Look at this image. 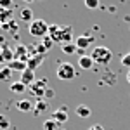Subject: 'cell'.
I'll list each match as a JSON object with an SVG mask.
<instances>
[{
    "mask_svg": "<svg viewBox=\"0 0 130 130\" xmlns=\"http://www.w3.org/2000/svg\"><path fill=\"white\" fill-rule=\"evenodd\" d=\"M49 26L50 24H47L43 19H33L28 24V33L35 38H45L49 35Z\"/></svg>",
    "mask_w": 130,
    "mask_h": 130,
    "instance_id": "cell-1",
    "label": "cell"
},
{
    "mask_svg": "<svg viewBox=\"0 0 130 130\" xmlns=\"http://www.w3.org/2000/svg\"><path fill=\"white\" fill-rule=\"evenodd\" d=\"M90 57L94 59V62H97L101 66H106L113 59V52L108 47H95V49L90 52Z\"/></svg>",
    "mask_w": 130,
    "mask_h": 130,
    "instance_id": "cell-2",
    "label": "cell"
},
{
    "mask_svg": "<svg viewBox=\"0 0 130 130\" xmlns=\"http://www.w3.org/2000/svg\"><path fill=\"white\" fill-rule=\"evenodd\" d=\"M56 75H57V78H59V80L71 82L73 78H75L76 71H75V68H73V64H71V62H66V61H62V62H59V64H57Z\"/></svg>",
    "mask_w": 130,
    "mask_h": 130,
    "instance_id": "cell-3",
    "label": "cell"
},
{
    "mask_svg": "<svg viewBox=\"0 0 130 130\" xmlns=\"http://www.w3.org/2000/svg\"><path fill=\"white\" fill-rule=\"evenodd\" d=\"M45 90H47V80L45 78H42V80H37L33 85L30 87V92L33 95H37L38 99L45 95Z\"/></svg>",
    "mask_w": 130,
    "mask_h": 130,
    "instance_id": "cell-4",
    "label": "cell"
},
{
    "mask_svg": "<svg viewBox=\"0 0 130 130\" xmlns=\"http://www.w3.org/2000/svg\"><path fill=\"white\" fill-rule=\"evenodd\" d=\"M68 118H70V116H68V108H66V106H62V108H59L57 111L52 113V120H56L59 125L61 123H66Z\"/></svg>",
    "mask_w": 130,
    "mask_h": 130,
    "instance_id": "cell-5",
    "label": "cell"
},
{
    "mask_svg": "<svg viewBox=\"0 0 130 130\" xmlns=\"http://www.w3.org/2000/svg\"><path fill=\"white\" fill-rule=\"evenodd\" d=\"M21 83H24L26 87H31L35 82H37V78H35V71L31 70H24L23 73H21Z\"/></svg>",
    "mask_w": 130,
    "mask_h": 130,
    "instance_id": "cell-6",
    "label": "cell"
},
{
    "mask_svg": "<svg viewBox=\"0 0 130 130\" xmlns=\"http://www.w3.org/2000/svg\"><path fill=\"white\" fill-rule=\"evenodd\" d=\"M61 43H73V26H62L61 30Z\"/></svg>",
    "mask_w": 130,
    "mask_h": 130,
    "instance_id": "cell-7",
    "label": "cell"
},
{
    "mask_svg": "<svg viewBox=\"0 0 130 130\" xmlns=\"http://www.w3.org/2000/svg\"><path fill=\"white\" fill-rule=\"evenodd\" d=\"M14 56H16V59L28 62V59H30V52H28V47H26V45H18V47H16V50H14Z\"/></svg>",
    "mask_w": 130,
    "mask_h": 130,
    "instance_id": "cell-8",
    "label": "cell"
},
{
    "mask_svg": "<svg viewBox=\"0 0 130 130\" xmlns=\"http://www.w3.org/2000/svg\"><path fill=\"white\" fill-rule=\"evenodd\" d=\"M92 42H94V38L90 37V35H80L78 38H76V47L78 49H83V50H87V47L89 45H92Z\"/></svg>",
    "mask_w": 130,
    "mask_h": 130,
    "instance_id": "cell-9",
    "label": "cell"
},
{
    "mask_svg": "<svg viewBox=\"0 0 130 130\" xmlns=\"http://www.w3.org/2000/svg\"><path fill=\"white\" fill-rule=\"evenodd\" d=\"M43 59H45V54H38V56H33V57H30V59H28V62H26V64H28V70L35 71V70H37V68L42 64V61H43Z\"/></svg>",
    "mask_w": 130,
    "mask_h": 130,
    "instance_id": "cell-10",
    "label": "cell"
},
{
    "mask_svg": "<svg viewBox=\"0 0 130 130\" xmlns=\"http://www.w3.org/2000/svg\"><path fill=\"white\" fill-rule=\"evenodd\" d=\"M61 30H62V26H59V24H50L49 26V37L54 40V43L61 42Z\"/></svg>",
    "mask_w": 130,
    "mask_h": 130,
    "instance_id": "cell-11",
    "label": "cell"
},
{
    "mask_svg": "<svg viewBox=\"0 0 130 130\" xmlns=\"http://www.w3.org/2000/svg\"><path fill=\"white\" fill-rule=\"evenodd\" d=\"M9 68L12 71H19V73H23L24 70H28V64L24 62V61H19V59H14L9 62Z\"/></svg>",
    "mask_w": 130,
    "mask_h": 130,
    "instance_id": "cell-12",
    "label": "cell"
},
{
    "mask_svg": "<svg viewBox=\"0 0 130 130\" xmlns=\"http://www.w3.org/2000/svg\"><path fill=\"white\" fill-rule=\"evenodd\" d=\"M19 19L24 21V23H31L33 21V10L30 7H23L19 10Z\"/></svg>",
    "mask_w": 130,
    "mask_h": 130,
    "instance_id": "cell-13",
    "label": "cell"
},
{
    "mask_svg": "<svg viewBox=\"0 0 130 130\" xmlns=\"http://www.w3.org/2000/svg\"><path fill=\"white\" fill-rule=\"evenodd\" d=\"M78 66H80L82 70H90L92 66H94V59L90 57V56H83L78 59Z\"/></svg>",
    "mask_w": 130,
    "mask_h": 130,
    "instance_id": "cell-14",
    "label": "cell"
},
{
    "mask_svg": "<svg viewBox=\"0 0 130 130\" xmlns=\"http://www.w3.org/2000/svg\"><path fill=\"white\" fill-rule=\"evenodd\" d=\"M18 109H19V111H23V113H30V111H33V109H35V106L31 104V101H28V99H23V101H19V102H18Z\"/></svg>",
    "mask_w": 130,
    "mask_h": 130,
    "instance_id": "cell-15",
    "label": "cell"
},
{
    "mask_svg": "<svg viewBox=\"0 0 130 130\" xmlns=\"http://www.w3.org/2000/svg\"><path fill=\"white\" fill-rule=\"evenodd\" d=\"M76 115L80 116V118H89L90 115H92V111H90V108L87 106V104H80V106H76Z\"/></svg>",
    "mask_w": 130,
    "mask_h": 130,
    "instance_id": "cell-16",
    "label": "cell"
},
{
    "mask_svg": "<svg viewBox=\"0 0 130 130\" xmlns=\"http://www.w3.org/2000/svg\"><path fill=\"white\" fill-rule=\"evenodd\" d=\"M0 21H2V24H9L10 21H12V10L0 9Z\"/></svg>",
    "mask_w": 130,
    "mask_h": 130,
    "instance_id": "cell-17",
    "label": "cell"
},
{
    "mask_svg": "<svg viewBox=\"0 0 130 130\" xmlns=\"http://www.w3.org/2000/svg\"><path fill=\"white\" fill-rule=\"evenodd\" d=\"M12 73H14V71L10 70L9 66H4V68L0 70V82H9V80H12Z\"/></svg>",
    "mask_w": 130,
    "mask_h": 130,
    "instance_id": "cell-18",
    "label": "cell"
},
{
    "mask_svg": "<svg viewBox=\"0 0 130 130\" xmlns=\"http://www.w3.org/2000/svg\"><path fill=\"white\" fill-rule=\"evenodd\" d=\"M28 89L24 83H21V82H14V83H10V92H14V94H23L24 90Z\"/></svg>",
    "mask_w": 130,
    "mask_h": 130,
    "instance_id": "cell-19",
    "label": "cell"
},
{
    "mask_svg": "<svg viewBox=\"0 0 130 130\" xmlns=\"http://www.w3.org/2000/svg\"><path fill=\"white\" fill-rule=\"evenodd\" d=\"M0 52H2V59H5V61H14L16 59V56H14V50L12 49H9V47H4V49L0 50Z\"/></svg>",
    "mask_w": 130,
    "mask_h": 130,
    "instance_id": "cell-20",
    "label": "cell"
},
{
    "mask_svg": "<svg viewBox=\"0 0 130 130\" xmlns=\"http://www.w3.org/2000/svg\"><path fill=\"white\" fill-rule=\"evenodd\" d=\"M47 108H49V102L38 99V102L35 104V115H38V113H42V111H47Z\"/></svg>",
    "mask_w": 130,
    "mask_h": 130,
    "instance_id": "cell-21",
    "label": "cell"
},
{
    "mask_svg": "<svg viewBox=\"0 0 130 130\" xmlns=\"http://www.w3.org/2000/svg\"><path fill=\"white\" fill-rule=\"evenodd\" d=\"M57 127H59V123L56 120H52V118L43 121V130H57Z\"/></svg>",
    "mask_w": 130,
    "mask_h": 130,
    "instance_id": "cell-22",
    "label": "cell"
},
{
    "mask_svg": "<svg viewBox=\"0 0 130 130\" xmlns=\"http://www.w3.org/2000/svg\"><path fill=\"white\" fill-rule=\"evenodd\" d=\"M76 50H78L76 43H64L62 45V52L64 54H76Z\"/></svg>",
    "mask_w": 130,
    "mask_h": 130,
    "instance_id": "cell-23",
    "label": "cell"
},
{
    "mask_svg": "<svg viewBox=\"0 0 130 130\" xmlns=\"http://www.w3.org/2000/svg\"><path fill=\"white\" fill-rule=\"evenodd\" d=\"M83 4H85V7L90 10H95L99 7V0H83Z\"/></svg>",
    "mask_w": 130,
    "mask_h": 130,
    "instance_id": "cell-24",
    "label": "cell"
},
{
    "mask_svg": "<svg viewBox=\"0 0 130 130\" xmlns=\"http://www.w3.org/2000/svg\"><path fill=\"white\" fill-rule=\"evenodd\" d=\"M10 127V121L7 116H4V115H0V128L2 130H7Z\"/></svg>",
    "mask_w": 130,
    "mask_h": 130,
    "instance_id": "cell-25",
    "label": "cell"
},
{
    "mask_svg": "<svg viewBox=\"0 0 130 130\" xmlns=\"http://www.w3.org/2000/svg\"><path fill=\"white\" fill-rule=\"evenodd\" d=\"M42 45H43V47H45V50H49L50 47H52V45H54V40H52V38H50L49 35H47V37H45V38H42Z\"/></svg>",
    "mask_w": 130,
    "mask_h": 130,
    "instance_id": "cell-26",
    "label": "cell"
},
{
    "mask_svg": "<svg viewBox=\"0 0 130 130\" xmlns=\"http://www.w3.org/2000/svg\"><path fill=\"white\" fill-rule=\"evenodd\" d=\"M121 66H127L130 70V52H127L125 56H121Z\"/></svg>",
    "mask_w": 130,
    "mask_h": 130,
    "instance_id": "cell-27",
    "label": "cell"
},
{
    "mask_svg": "<svg viewBox=\"0 0 130 130\" xmlns=\"http://www.w3.org/2000/svg\"><path fill=\"white\" fill-rule=\"evenodd\" d=\"M12 7V0H0V9H10Z\"/></svg>",
    "mask_w": 130,
    "mask_h": 130,
    "instance_id": "cell-28",
    "label": "cell"
},
{
    "mask_svg": "<svg viewBox=\"0 0 130 130\" xmlns=\"http://www.w3.org/2000/svg\"><path fill=\"white\" fill-rule=\"evenodd\" d=\"M54 95H56V92H54V89H47V90H45V97H47V99H52Z\"/></svg>",
    "mask_w": 130,
    "mask_h": 130,
    "instance_id": "cell-29",
    "label": "cell"
},
{
    "mask_svg": "<svg viewBox=\"0 0 130 130\" xmlns=\"http://www.w3.org/2000/svg\"><path fill=\"white\" fill-rule=\"evenodd\" d=\"M89 130H104V127H102V125H99V123H95V125H92Z\"/></svg>",
    "mask_w": 130,
    "mask_h": 130,
    "instance_id": "cell-30",
    "label": "cell"
},
{
    "mask_svg": "<svg viewBox=\"0 0 130 130\" xmlns=\"http://www.w3.org/2000/svg\"><path fill=\"white\" fill-rule=\"evenodd\" d=\"M76 54H78L80 57H83V56H87V50H83V49H78V50H76Z\"/></svg>",
    "mask_w": 130,
    "mask_h": 130,
    "instance_id": "cell-31",
    "label": "cell"
},
{
    "mask_svg": "<svg viewBox=\"0 0 130 130\" xmlns=\"http://www.w3.org/2000/svg\"><path fill=\"white\" fill-rule=\"evenodd\" d=\"M127 80H128V83H130V70H128V73H127Z\"/></svg>",
    "mask_w": 130,
    "mask_h": 130,
    "instance_id": "cell-32",
    "label": "cell"
},
{
    "mask_svg": "<svg viewBox=\"0 0 130 130\" xmlns=\"http://www.w3.org/2000/svg\"><path fill=\"white\" fill-rule=\"evenodd\" d=\"M2 26H4V24H2V21H0V28H2Z\"/></svg>",
    "mask_w": 130,
    "mask_h": 130,
    "instance_id": "cell-33",
    "label": "cell"
},
{
    "mask_svg": "<svg viewBox=\"0 0 130 130\" xmlns=\"http://www.w3.org/2000/svg\"><path fill=\"white\" fill-rule=\"evenodd\" d=\"M24 2H31V0H24Z\"/></svg>",
    "mask_w": 130,
    "mask_h": 130,
    "instance_id": "cell-34",
    "label": "cell"
}]
</instances>
